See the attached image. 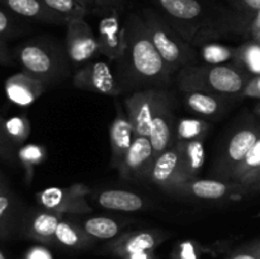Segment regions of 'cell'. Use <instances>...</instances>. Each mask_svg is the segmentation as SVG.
I'll return each instance as SVG.
<instances>
[{
    "label": "cell",
    "mask_w": 260,
    "mask_h": 259,
    "mask_svg": "<svg viewBox=\"0 0 260 259\" xmlns=\"http://www.w3.org/2000/svg\"><path fill=\"white\" fill-rule=\"evenodd\" d=\"M155 159L149 137L136 136L119 165V175L127 180H149Z\"/></svg>",
    "instance_id": "8fae6325"
},
{
    "label": "cell",
    "mask_w": 260,
    "mask_h": 259,
    "mask_svg": "<svg viewBox=\"0 0 260 259\" xmlns=\"http://www.w3.org/2000/svg\"><path fill=\"white\" fill-rule=\"evenodd\" d=\"M228 259H260V241L244 246Z\"/></svg>",
    "instance_id": "e575fe53"
},
{
    "label": "cell",
    "mask_w": 260,
    "mask_h": 259,
    "mask_svg": "<svg viewBox=\"0 0 260 259\" xmlns=\"http://www.w3.org/2000/svg\"><path fill=\"white\" fill-rule=\"evenodd\" d=\"M0 259H7V258H5V255H4V254L2 253V250H0Z\"/></svg>",
    "instance_id": "bcb514c9"
},
{
    "label": "cell",
    "mask_w": 260,
    "mask_h": 259,
    "mask_svg": "<svg viewBox=\"0 0 260 259\" xmlns=\"http://www.w3.org/2000/svg\"><path fill=\"white\" fill-rule=\"evenodd\" d=\"M0 5L17 17L46 23V24L66 25L69 22L66 18L51 10L40 0H0Z\"/></svg>",
    "instance_id": "e0dca14e"
},
{
    "label": "cell",
    "mask_w": 260,
    "mask_h": 259,
    "mask_svg": "<svg viewBox=\"0 0 260 259\" xmlns=\"http://www.w3.org/2000/svg\"><path fill=\"white\" fill-rule=\"evenodd\" d=\"M233 99L238 96L220 95V94L206 93V91H188L184 93V102L188 108L194 113L206 118H216L229 109Z\"/></svg>",
    "instance_id": "ac0fdd59"
},
{
    "label": "cell",
    "mask_w": 260,
    "mask_h": 259,
    "mask_svg": "<svg viewBox=\"0 0 260 259\" xmlns=\"http://www.w3.org/2000/svg\"><path fill=\"white\" fill-rule=\"evenodd\" d=\"M210 131V123L197 118H182L177 123V141L188 142L194 140H205Z\"/></svg>",
    "instance_id": "4316f807"
},
{
    "label": "cell",
    "mask_w": 260,
    "mask_h": 259,
    "mask_svg": "<svg viewBox=\"0 0 260 259\" xmlns=\"http://www.w3.org/2000/svg\"><path fill=\"white\" fill-rule=\"evenodd\" d=\"M240 185L244 188V190H259L260 189V168L255 173H254V174H251L250 177L246 178Z\"/></svg>",
    "instance_id": "74e56055"
},
{
    "label": "cell",
    "mask_w": 260,
    "mask_h": 259,
    "mask_svg": "<svg viewBox=\"0 0 260 259\" xmlns=\"http://www.w3.org/2000/svg\"><path fill=\"white\" fill-rule=\"evenodd\" d=\"M188 180L189 178L185 173L182 151L177 144L157 155L150 172L149 182L159 185L162 189L174 192Z\"/></svg>",
    "instance_id": "30bf717a"
},
{
    "label": "cell",
    "mask_w": 260,
    "mask_h": 259,
    "mask_svg": "<svg viewBox=\"0 0 260 259\" xmlns=\"http://www.w3.org/2000/svg\"><path fill=\"white\" fill-rule=\"evenodd\" d=\"M182 151L183 161H184L185 173L188 178L196 179L203 169L206 160L205 152V140H194L188 142H175Z\"/></svg>",
    "instance_id": "603a6c76"
},
{
    "label": "cell",
    "mask_w": 260,
    "mask_h": 259,
    "mask_svg": "<svg viewBox=\"0 0 260 259\" xmlns=\"http://www.w3.org/2000/svg\"><path fill=\"white\" fill-rule=\"evenodd\" d=\"M255 113L258 114V116H260V103L258 104V106L255 107Z\"/></svg>",
    "instance_id": "ee69618b"
},
{
    "label": "cell",
    "mask_w": 260,
    "mask_h": 259,
    "mask_svg": "<svg viewBox=\"0 0 260 259\" xmlns=\"http://www.w3.org/2000/svg\"><path fill=\"white\" fill-rule=\"evenodd\" d=\"M73 84L80 90L117 96L122 91L111 66L104 61H90L74 73Z\"/></svg>",
    "instance_id": "9c48e42d"
},
{
    "label": "cell",
    "mask_w": 260,
    "mask_h": 259,
    "mask_svg": "<svg viewBox=\"0 0 260 259\" xmlns=\"http://www.w3.org/2000/svg\"><path fill=\"white\" fill-rule=\"evenodd\" d=\"M24 32L25 27L15 18V14L5 8H0V40H13Z\"/></svg>",
    "instance_id": "4dcf8cb0"
},
{
    "label": "cell",
    "mask_w": 260,
    "mask_h": 259,
    "mask_svg": "<svg viewBox=\"0 0 260 259\" xmlns=\"http://www.w3.org/2000/svg\"><path fill=\"white\" fill-rule=\"evenodd\" d=\"M234 62L250 75H260V43L258 41L248 42L236 48Z\"/></svg>",
    "instance_id": "484cf974"
},
{
    "label": "cell",
    "mask_w": 260,
    "mask_h": 259,
    "mask_svg": "<svg viewBox=\"0 0 260 259\" xmlns=\"http://www.w3.org/2000/svg\"><path fill=\"white\" fill-rule=\"evenodd\" d=\"M28 259H52L51 258V254L47 250L41 248H36L33 250H30V253L28 254Z\"/></svg>",
    "instance_id": "ab89813d"
},
{
    "label": "cell",
    "mask_w": 260,
    "mask_h": 259,
    "mask_svg": "<svg viewBox=\"0 0 260 259\" xmlns=\"http://www.w3.org/2000/svg\"><path fill=\"white\" fill-rule=\"evenodd\" d=\"M201 57L207 65H222V62L235 58L236 48L228 47V46L218 45V43H210L201 46Z\"/></svg>",
    "instance_id": "f1b7e54d"
},
{
    "label": "cell",
    "mask_w": 260,
    "mask_h": 259,
    "mask_svg": "<svg viewBox=\"0 0 260 259\" xmlns=\"http://www.w3.org/2000/svg\"><path fill=\"white\" fill-rule=\"evenodd\" d=\"M254 37H255V41H260V32L258 33V35L254 36Z\"/></svg>",
    "instance_id": "f6af8a7d"
},
{
    "label": "cell",
    "mask_w": 260,
    "mask_h": 259,
    "mask_svg": "<svg viewBox=\"0 0 260 259\" xmlns=\"http://www.w3.org/2000/svg\"><path fill=\"white\" fill-rule=\"evenodd\" d=\"M40 2L68 20L75 19V18H85L90 13V10L79 4L76 0H40Z\"/></svg>",
    "instance_id": "f546056e"
},
{
    "label": "cell",
    "mask_w": 260,
    "mask_h": 259,
    "mask_svg": "<svg viewBox=\"0 0 260 259\" xmlns=\"http://www.w3.org/2000/svg\"><path fill=\"white\" fill-rule=\"evenodd\" d=\"M65 38L66 53L74 73L93 61L94 57L101 53L98 38L84 18L69 20Z\"/></svg>",
    "instance_id": "52a82bcc"
},
{
    "label": "cell",
    "mask_w": 260,
    "mask_h": 259,
    "mask_svg": "<svg viewBox=\"0 0 260 259\" xmlns=\"http://www.w3.org/2000/svg\"><path fill=\"white\" fill-rule=\"evenodd\" d=\"M15 196L10 189L0 195V238H5L9 228V221L14 215Z\"/></svg>",
    "instance_id": "1f68e13d"
},
{
    "label": "cell",
    "mask_w": 260,
    "mask_h": 259,
    "mask_svg": "<svg viewBox=\"0 0 260 259\" xmlns=\"http://www.w3.org/2000/svg\"><path fill=\"white\" fill-rule=\"evenodd\" d=\"M60 213L46 210L35 212L24 221L23 233L33 240L45 244L55 243V233L60 223Z\"/></svg>",
    "instance_id": "44dd1931"
},
{
    "label": "cell",
    "mask_w": 260,
    "mask_h": 259,
    "mask_svg": "<svg viewBox=\"0 0 260 259\" xmlns=\"http://www.w3.org/2000/svg\"><path fill=\"white\" fill-rule=\"evenodd\" d=\"M251 75L238 65H193L177 73V86L184 93L206 91L220 95L238 96L245 89Z\"/></svg>",
    "instance_id": "277c9868"
},
{
    "label": "cell",
    "mask_w": 260,
    "mask_h": 259,
    "mask_svg": "<svg viewBox=\"0 0 260 259\" xmlns=\"http://www.w3.org/2000/svg\"><path fill=\"white\" fill-rule=\"evenodd\" d=\"M167 239V234L159 230H140L127 233L107 245L112 254L127 259L132 255L149 253Z\"/></svg>",
    "instance_id": "4fadbf2b"
},
{
    "label": "cell",
    "mask_w": 260,
    "mask_h": 259,
    "mask_svg": "<svg viewBox=\"0 0 260 259\" xmlns=\"http://www.w3.org/2000/svg\"><path fill=\"white\" fill-rule=\"evenodd\" d=\"M256 98L260 99V75L251 76V79L249 80V83L246 84L245 89L241 93L240 98Z\"/></svg>",
    "instance_id": "d590c367"
},
{
    "label": "cell",
    "mask_w": 260,
    "mask_h": 259,
    "mask_svg": "<svg viewBox=\"0 0 260 259\" xmlns=\"http://www.w3.org/2000/svg\"><path fill=\"white\" fill-rule=\"evenodd\" d=\"M8 189H9L8 180L5 179V177L2 174V172H0V195H3L4 192H7Z\"/></svg>",
    "instance_id": "7bdbcfd3"
},
{
    "label": "cell",
    "mask_w": 260,
    "mask_h": 259,
    "mask_svg": "<svg viewBox=\"0 0 260 259\" xmlns=\"http://www.w3.org/2000/svg\"><path fill=\"white\" fill-rule=\"evenodd\" d=\"M135 127L127 114L126 109L116 102V116L109 126V142H111V164L112 167L118 169L123 160L124 155L131 147L135 137H136Z\"/></svg>",
    "instance_id": "5bb4252c"
},
{
    "label": "cell",
    "mask_w": 260,
    "mask_h": 259,
    "mask_svg": "<svg viewBox=\"0 0 260 259\" xmlns=\"http://www.w3.org/2000/svg\"><path fill=\"white\" fill-rule=\"evenodd\" d=\"M174 103V96L169 90L149 88L135 90L124 99V109L131 119L137 136L150 135L155 117Z\"/></svg>",
    "instance_id": "8992f818"
},
{
    "label": "cell",
    "mask_w": 260,
    "mask_h": 259,
    "mask_svg": "<svg viewBox=\"0 0 260 259\" xmlns=\"http://www.w3.org/2000/svg\"><path fill=\"white\" fill-rule=\"evenodd\" d=\"M80 226L86 235L90 236L91 239H101V240H111L121 233V225L114 218L106 217V216L86 218Z\"/></svg>",
    "instance_id": "d4e9b609"
},
{
    "label": "cell",
    "mask_w": 260,
    "mask_h": 259,
    "mask_svg": "<svg viewBox=\"0 0 260 259\" xmlns=\"http://www.w3.org/2000/svg\"><path fill=\"white\" fill-rule=\"evenodd\" d=\"M86 193L88 188L84 185H73L70 188H48L38 196V200L46 210L57 213L90 212V206L85 201Z\"/></svg>",
    "instance_id": "7c38bea8"
},
{
    "label": "cell",
    "mask_w": 260,
    "mask_h": 259,
    "mask_svg": "<svg viewBox=\"0 0 260 259\" xmlns=\"http://www.w3.org/2000/svg\"><path fill=\"white\" fill-rule=\"evenodd\" d=\"M94 239L86 235L85 231L81 229L78 223L69 222V221L61 220L58 223L55 233V243L60 245L66 246V248L74 249H84L88 248Z\"/></svg>",
    "instance_id": "cb8c5ba5"
},
{
    "label": "cell",
    "mask_w": 260,
    "mask_h": 259,
    "mask_svg": "<svg viewBox=\"0 0 260 259\" xmlns=\"http://www.w3.org/2000/svg\"><path fill=\"white\" fill-rule=\"evenodd\" d=\"M96 9L103 10H118L122 9L126 0H93Z\"/></svg>",
    "instance_id": "8d00e7d4"
},
{
    "label": "cell",
    "mask_w": 260,
    "mask_h": 259,
    "mask_svg": "<svg viewBox=\"0 0 260 259\" xmlns=\"http://www.w3.org/2000/svg\"><path fill=\"white\" fill-rule=\"evenodd\" d=\"M234 12L240 14L249 22L260 12V0H228Z\"/></svg>",
    "instance_id": "d6a6232c"
},
{
    "label": "cell",
    "mask_w": 260,
    "mask_h": 259,
    "mask_svg": "<svg viewBox=\"0 0 260 259\" xmlns=\"http://www.w3.org/2000/svg\"><path fill=\"white\" fill-rule=\"evenodd\" d=\"M76 2H78L80 5H83L84 8H86L88 10H90V12H93L94 9H96L93 0H76Z\"/></svg>",
    "instance_id": "b9f144b4"
},
{
    "label": "cell",
    "mask_w": 260,
    "mask_h": 259,
    "mask_svg": "<svg viewBox=\"0 0 260 259\" xmlns=\"http://www.w3.org/2000/svg\"><path fill=\"white\" fill-rule=\"evenodd\" d=\"M260 139V124H250L234 132L229 139L225 150L217 160L215 173L222 180H230L234 170L239 167L248 152Z\"/></svg>",
    "instance_id": "ba28073f"
},
{
    "label": "cell",
    "mask_w": 260,
    "mask_h": 259,
    "mask_svg": "<svg viewBox=\"0 0 260 259\" xmlns=\"http://www.w3.org/2000/svg\"><path fill=\"white\" fill-rule=\"evenodd\" d=\"M177 123L173 113V106L168 107L155 117L150 128L149 139L155 156L173 147L177 141Z\"/></svg>",
    "instance_id": "d6986e66"
},
{
    "label": "cell",
    "mask_w": 260,
    "mask_h": 259,
    "mask_svg": "<svg viewBox=\"0 0 260 259\" xmlns=\"http://www.w3.org/2000/svg\"><path fill=\"white\" fill-rule=\"evenodd\" d=\"M127 48L117 62V81L124 89H164L170 84L172 74L152 43L141 13H131L124 20ZM140 89V90H141Z\"/></svg>",
    "instance_id": "7a4b0ae2"
},
{
    "label": "cell",
    "mask_w": 260,
    "mask_h": 259,
    "mask_svg": "<svg viewBox=\"0 0 260 259\" xmlns=\"http://www.w3.org/2000/svg\"><path fill=\"white\" fill-rule=\"evenodd\" d=\"M244 188L235 182L220 179H190L178 187L174 193L197 198V200L217 201L228 197L235 192H241Z\"/></svg>",
    "instance_id": "2e32d148"
},
{
    "label": "cell",
    "mask_w": 260,
    "mask_h": 259,
    "mask_svg": "<svg viewBox=\"0 0 260 259\" xmlns=\"http://www.w3.org/2000/svg\"><path fill=\"white\" fill-rule=\"evenodd\" d=\"M162 17L194 46H202L228 32L243 29L249 23L236 12L218 7L211 0H154Z\"/></svg>",
    "instance_id": "6da1fadb"
},
{
    "label": "cell",
    "mask_w": 260,
    "mask_h": 259,
    "mask_svg": "<svg viewBox=\"0 0 260 259\" xmlns=\"http://www.w3.org/2000/svg\"><path fill=\"white\" fill-rule=\"evenodd\" d=\"M99 50L103 56L112 61H118L127 48L126 25L122 24L112 10L108 17H104L99 23L98 37Z\"/></svg>",
    "instance_id": "9a60e30c"
},
{
    "label": "cell",
    "mask_w": 260,
    "mask_h": 259,
    "mask_svg": "<svg viewBox=\"0 0 260 259\" xmlns=\"http://www.w3.org/2000/svg\"><path fill=\"white\" fill-rule=\"evenodd\" d=\"M152 43L161 56L170 74L197 63V55L192 45L169 24L161 13L146 8L141 12Z\"/></svg>",
    "instance_id": "5b68a950"
},
{
    "label": "cell",
    "mask_w": 260,
    "mask_h": 259,
    "mask_svg": "<svg viewBox=\"0 0 260 259\" xmlns=\"http://www.w3.org/2000/svg\"><path fill=\"white\" fill-rule=\"evenodd\" d=\"M15 58L23 73L47 89L68 79L73 71L66 48L51 38H33L20 43L15 48Z\"/></svg>",
    "instance_id": "3957f363"
},
{
    "label": "cell",
    "mask_w": 260,
    "mask_h": 259,
    "mask_svg": "<svg viewBox=\"0 0 260 259\" xmlns=\"http://www.w3.org/2000/svg\"><path fill=\"white\" fill-rule=\"evenodd\" d=\"M46 89L47 88L41 81L23 71L10 76L5 84L8 98L19 106H28L33 103L38 96L42 95Z\"/></svg>",
    "instance_id": "ffe728a7"
},
{
    "label": "cell",
    "mask_w": 260,
    "mask_h": 259,
    "mask_svg": "<svg viewBox=\"0 0 260 259\" xmlns=\"http://www.w3.org/2000/svg\"><path fill=\"white\" fill-rule=\"evenodd\" d=\"M249 29L251 30V33L254 36L258 35L260 32V12L253 18V20L250 22V25H249Z\"/></svg>",
    "instance_id": "60d3db41"
},
{
    "label": "cell",
    "mask_w": 260,
    "mask_h": 259,
    "mask_svg": "<svg viewBox=\"0 0 260 259\" xmlns=\"http://www.w3.org/2000/svg\"><path fill=\"white\" fill-rule=\"evenodd\" d=\"M96 202L106 210L122 212H136L145 206L144 198L124 189L103 190L96 197Z\"/></svg>",
    "instance_id": "7402d4cb"
},
{
    "label": "cell",
    "mask_w": 260,
    "mask_h": 259,
    "mask_svg": "<svg viewBox=\"0 0 260 259\" xmlns=\"http://www.w3.org/2000/svg\"><path fill=\"white\" fill-rule=\"evenodd\" d=\"M13 63H14V61L10 55L7 42L0 40V65H13Z\"/></svg>",
    "instance_id": "f35d334b"
},
{
    "label": "cell",
    "mask_w": 260,
    "mask_h": 259,
    "mask_svg": "<svg viewBox=\"0 0 260 259\" xmlns=\"http://www.w3.org/2000/svg\"><path fill=\"white\" fill-rule=\"evenodd\" d=\"M258 42H259V43H260V41H258Z\"/></svg>",
    "instance_id": "7dc6e473"
},
{
    "label": "cell",
    "mask_w": 260,
    "mask_h": 259,
    "mask_svg": "<svg viewBox=\"0 0 260 259\" xmlns=\"http://www.w3.org/2000/svg\"><path fill=\"white\" fill-rule=\"evenodd\" d=\"M0 159L7 160V161H14L15 160L14 145H13L10 136L5 130L2 119H0Z\"/></svg>",
    "instance_id": "836d02e7"
},
{
    "label": "cell",
    "mask_w": 260,
    "mask_h": 259,
    "mask_svg": "<svg viewBox=\"0 0 260 259\" xmlns=\"http://www.w3.org/2000/svg\"><path fill=\"white\" fill-rule=\"evenodd\" d=\"M260 168V139L258 140L253 149L248 152L243 161L239 164V167L234 170L229 182H235L241 184L246 178L250 177L251 174L256 172Z\"/></svg>",
    "instance_id": "83f0119b"
}]
</instances>
